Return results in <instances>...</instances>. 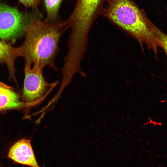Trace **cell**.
<instances>
[{
    "instance_id": "cell-1",
    "label": "cell",
    "mask_w": 167,
    "mask_h": 167,
    "mask_svg": "<svg viewBox=\"0 0 167 167\" xmlns=\"http://www.w3.org/2000/svg\"><path fill=\"white\" fill-rule=\"evenodd\" d=\"M41 18L33 20L28 27L20 46L21 57L25 62H38L43 69L47 66L57 71L55 59L59 51V41L68 28L63 21L50 23Z\"/></svg>"
},
{
    "instance_id": "cell-2",
    "label": "cell",
    "mask_w": 167,
    "mask_h": 167,
    "mask_svg": "<svg viewBox=\"0 0 167 167\" xmlns=\"http://www.w3.org/2000/svg\"><path fill=\"white\" fill-rule=\"evenodd\" d=\"M103 15L145 45L156 55L160 48L150 27L151 22L142 9L131 0H106Z\"/></svg>"
},
{
    "instance_id": "cell-3",
    "label": "cell",
    "mask_w": 167,
    "mask_h": 167,
    "mask_svg": "<svg viewBox=\"0 0 167 167\" xmlns=\"http://www.w3.org/2000/svg\"><path fill=\"white\" fill-rule=\"evenodd\" d=\"M40 17L38 13L33 15L23 13L0 2V38L15 41L25 35L33 20Z\"/></svg>"
},
{
    "instance_id": "cell-4",
    "label": "cell",
    "mask_w": 167,
    "mask_h": 167,
    "mask_svg": "<svg viewBox=\"0 0 167 167\" xmlns=\"http://www.w3.org/2000/svg\"><path fill=\"white\" fill-rule=\"evenodd\" d=\"M32 67L31 64L25 62V78L21 100L28 105V109L36 105L42 100L50 88H53L58 81L52 84L48 83L44 78L43 69L38 62Z\"/></svg>"
},
{
    "instance_id": "cell-5",
    "label": "cell",
    "mask_w": 167,
    "mask_h": 167,
    "mask_svg": "<svg viewBox=\"0 0 167 167\" xmlns=\"http://www.w3.org/2000/svg\"><path fill=\"white\" fill-rule=\"evenodd\" d=\"M106 0H77L71 14L66 19L68 26L75 31L87 33L95 20L102 15Z\"/></svg>"
},
{
    "instance_id": "cell-6",
    "label": "cell",
    "mask_w": 167,
    "mask_h": 167,
    "mask_svg": "<svg viewBox=\"0 0 167 167\" xmlns=\"http://www.w3.org/2000/svg\"><path fill=\"white\" fill-rule=\"evenodd\" d=\"M8 158L15 162L31 167H40L36 161L30 139L23 138L10 148Z\"/></svg>"
},
{
    "instance_id": "cell-7",
    "label": "cell",
    "mask_w": 167,
    "mask_h": 167,
    "mask_svg": "<svg viewBox=\"0 0 167 167\" xmlns=\"http://www.w3.org/2000/svg\"><path fill=\"white\" fill-rule=\"evenodd\" d=\"M20 96L13 88L0 82V112L11 109H28L27 105L20 99Z\"/></svg>"
},
{
    "instance_id": "cell-8",
    "label": "cell",
    "mask_w": 167,
    "mask_h": 167,
    "mask_svg": "<svg viewBox=\"0 0 167 167\" xmlns=\"http://www.w3.org/2000/svg\"><path fill=\"white\" fill-rule=\"evenodd\" d=\"M21 57L20 46L17 48L12 47L0 40V64L5 63L9 71V79L17 85L15 77V61L18 57Z\"/></svg>"
},
{
    "instance_id": "cell-9",
    "label": "cell",
    "mask_w": 167,
    "mask_h": 167,
    "mask_svg": "<svg viewBox=\"0 0 167 167\" xmlns=\"http://www.w3.org/2000/svg\"><path fill=\"white\" fill-rule=\"evenodd\" d=\"M62 0H44L46 16L45 20L50 23L57 21L58 12Z\"/></svg>"
},
{
    "instance_id": "cell-10",
    "label": "cell",
    "mask_w": 167,
    "mask_h": 167,
    "mask_svg": "<svg viewBox=\"0 0 167 167\" xmlns=\"http://www.w3.org/2000/svg\"><path fill=\"white\" fill-rule=\"evenodd\" d=\"M151 29L156 38L160 48H161L167 56V35L162 31L152 22Z\"/></svg>"
},
{
    "instance_id": "cell-11",
    "label": "cell",
    "mask_w": 167,
    "mask_h": 167,
    "mask_svg": "<svg viewBox=\"0 0 167 167\" xmlns=\"http://www.w3.org/2000/svg\"><path fill=\"white\" fill-rule=\"evenodd\" d=\"M41 0H19L20 3L27 7L36 9L39 5Z\"/></svg>"
},
{
    "instance_id": "cell-12",
    "label": "cell",
    "mask_w": 167,
    "mask_h": 167,
    "mask_svg": "<svg viewBox=\"0 0 167 167\" xmlns=\"http://www.w3.org/2000/svg\"></svg>"
}]
</instances>
